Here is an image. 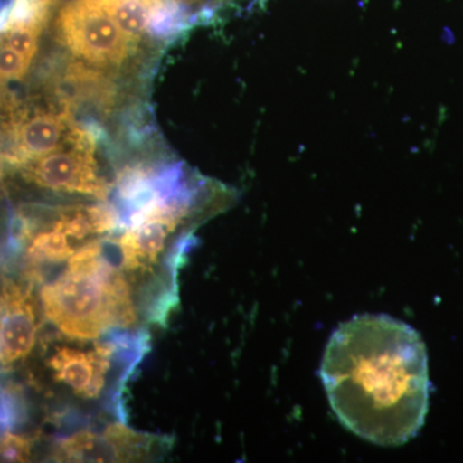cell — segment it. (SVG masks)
Wrapping results in <instances>:
<instances>
[{"mask_svg": "<svg viewBox=\"0 0 463 463\" xmlns=\"http://www.w3.org/2000/svg\"><path fill=\"white\" fill-rule=\"evenodd\" d=\"M319 373L332 411L356 437L398 447L421 430L430 394L428 353L407 323L386 315L341 323Z\"/></svg>", "mask_w": 463, "mask_h": 463, "instance_id": "obj_1", "label": "cell"}, {"mask_svg": "<svg viewBox=\"0 0 463 463\" xmlns=\"http://www.w3.org/2000/svg\"><path fill=\"white\" fill-rule=\"evenodd\" d=\"M43 310L61 334L91 340L114 327L137 325L132 289L121 270L109 267L99 252V241L79 249L66 272L43 286Z\"/></svg>", "mask_w": 463, "mask_h": 463, "instance_id": "obj_2", "label": "cell"}, {"mask_svg": "<svg viewBox=\"0 0 463 463\" xmlns=\"http://www.w3.org/2000/svg\"><path fill=\"white\" fill-rule=\"evenodd\" d=\"M57 33L67 50L91 66H120L132 50L133 43L114 18L85 0H71L61 8Z\"/></svg>", "mask_w": 463, "mask_h": 463, "instance_id": "obj_3", "label": "cell"}, {"mask_svg": "<svg viewBox=\"0 0 463 463\" xmlns=\"http://www.w3.org/2000/svg\"><path fill=\"white\" fill-rule=\"evenodd\" d=\"M94 149L71 146L33 160L24 166L27 181L48 190L76 192L99 200L109 197L111 187L99 175Z\"/></svg>", "mask_w": 463, "mask_h": 463, "instance_id": "obj_4", "label": "cell"}, {"mask_svg": "<svg viewBox=\"0 0 463 463\" xmlns=\"http://www.w3.org/2000/svg\"><path fill=\"white\" fill-rule=\"evenodd\" d=\"M38 325L30 292L5 283L0 295V362L7 365L30 354L36 343Z\"/></svg>", "mask_w": 463, "mask_h": 463, "instance_id": "obj_5", "label": "cell"}, {"mask_svg": "<svg viewBox=\"0 0 463 463\" xmlns=\"http://www.w3.org/2000/svg\"><path fill=\"white\" fill-rule=\"evenodd\" d=\"M76 127L78 121L65 109L38 111L29 116L24 109L14 121V129L25 165L36 158L71 147Z\"/></svg>", "mask_w": 463, "mask_h": 463, "instance_id": "obj_6", "label": "cell"}, {"mask_svg": "<svg viewBox=\"0 0 463 463\" xmlns=\"http://www.w3.org/2000/svg\"><path fill=\"white\" fill-rule=\"evenodd\" d=\"M114 346L109 341L96 343L93 352L61 347L52 356L50 367L57 381L66 383L83 398H97L105 386L112 365Z\"/></svg>", "mask_w": 463, "mask_h": 463, "instance_id": "obj_7", "label": "cell"}, {"mask_svg": "<svg viewBox=\"0 0 463 463\" xmlns=\"http://www.w3.org/2000/svg\"><path fill=\"white\" fill-rule=\"evenodd\" d=\"M60 109L75 118L80 109L108 114L115 102V88L108 76L83 62H70L54 85Z\"/></svg>", "mask_w": 463, "mask_h": 463, "instance_id": "obj_8", "label": "cell"}, {"mask_svg": "<svg viewBox=\"0 0 463 463\" xmlns=\"http://www.w3.org/2000/svg\"><path fill=\"white\" fill-rule=\"evenodd\" d=\"M56 458L63 462H130L128 448L106 429L102 435L79 431L63 439L56 448Z\"/></svg>", "mask_w": 463, "mask_h": 463, "instance_id": "obj_9", "label": "cell"}, {"mask_svg": "<svg viewBox=\"0 0 463 463\" xmlns=\"http://www.w3.org/2000/svg\"><path fill=\"white\" fill-rule=\"evenodd\" d=\"M192 21L185 0H151L147 33L155 38H167L181 33Z\"/></svg>", "mask_w": 463, "mask_h": 463, "instance_id": "obj_10", "label": "cell"}, {"mask_svg": "<svg viewBox=\"0 0 463 463\" xmlns=\"http://www.w3.org/2000/svg\"><path fill=\"white\" fill-rule=\"evenodd\" d=\"M74 252L69 237L53 227L33 237L27 249V259L29 263H66Z\"/></svg>", "mask_w": 463, "mask_h": 463, "instance_id": "obj_11", "label": "cell"}, {"mask_svg": "<svg viewBox=\"0 0 463 463\" xmlns=\"http://www.w3.org/2000/svg\"><path fill=\"white\" fill-rule=\"evenodd\" d=\"M42 25H23L14 26L11 29L0 33V43L14 48L21 56L33 62L39 47V38H41L43 29Z\"/></svg>", "mask_w": 463, "mask_h": 463, "instance_id": "obj_12", "label": "cell"}, {"mask_svg": "<svg viewBox=\"0 0 463 463\" xmlns=\"http://www.w3.org/2000/svg\"><path fill=\"white\" fill-rule=\"evenodd\" d=\"M32 62L8 45L0 43V83L20 81L27 75Z\"/></svg>", "mask_w": 463, "mask_h": 463, "instance_id": "obj_13", "label": "cell"}, {"mask_svg": "<svg viewBox=\"0 0 463 463\" xmlns=\"http://www.w3.org/2000/svg\"><path fill=\"white\" fill-rule=\"evenodd\" d=\"M30 449V440L9 434L0 441V462H26Z\"/></svg>", "mask_w": 463, "mask_h": 463, "instance_id": "obj_14", "label": "cell"}, {"mask_svg": "<svg viewBox=\"0 0 463 463\" xmlns=\"http://www.w3.org/2000/svg\"><path fill=\"white\" fill-rule=\"evenodd\" d=\"M14 428V422L8 419H3L0 417V441L3 440L5 437H8L11 434L12 429Z\"/></svg>", "mask_w": 463, "mask_h": 463, "instance_id": "obj_15", "label": "cell"}]
</instances>
